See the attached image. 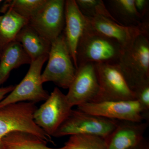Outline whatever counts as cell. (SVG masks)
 Masks as SVG:
<instances>
[{
  "instance_id": "5bb4252c",
  "label": "cell",
  "mask_w": 149,
  "mask_h": 149,
  "mask_svg": "<svg viewBox=\"0 0 149 149\" xmlns=\"http://www.w3.org/2000/svg\"><path fill=\"white\" fill-rule=\"evenodd\" d=\"M148 126V121L118 120L116 127L105 139L107 149H131L144 139Z\"/></svg>"
},
{
  "instance_id": "9a60e30c",
  "label": "cell",
  "mask_w": 149,
  "mask_h": 149,
  "mask_svg": "<svg viewBox=\"0 0 149 149\" xmlns=\"http://www.w3.org/2000/svg\"><path fill=\"white\" fill-rule=\"evenodd\" d=\"M15 41L21 44L32 62L43 56L49 55L52 45L28 24L19 32Z\"/></svg>"
},
{
  "instance_id": "cb8c5ba5",
  "label": "cell",
  "mask_w": 149,
  "mask_h": 149,
  "mask_svg": "<svg viewBox=\"0 0 149 149\" xmlns=\"http://www.w3.org/2000/svg\"><path fill=\"white\" fill-rule=\"evenodd\" d=\"M149 3L148 0H134L136 10L143 18L148 12Z\"/></svg>"
},
{
  "instance_id": "6da1fadb",
  "label": "cell",
  "mask_w": 149,
  "mask_h": 149,
  "mask_svg": "<svg viewBox=\"0 0 149 149\" xmlns=\"http://www.w3.org/2000/svg\"><path fill=\"white\" fill-rule=\"evenodd\" d=\"M123 52L117 41L93 29L88 20L77 47V66L88 63H118Z\"/></svg>"
},
{
  "instance_id": "7c38bea8",
  "label": "cell",
  "mask_w": 149,
  "mask_h": 149,
  "mask_svg": "<svg viewBox=\"0 0 149 149\" xmlns=\"http://www.w3.org/2000/svg\"><path fill=\"white\" fill-rule=\"evenodd\" d=\"M87 18L93 29L117 41L123 51L129 48L139 35L149 34L147 20L139 26H126L104 16Z\"/></svg>"
},
{
  "instance_id": "603a6c76",
  "label": "cell",
  "mask_w": 149,
  "mask_h": 149,
  "mask_svg": "<svg viewBox=\"0 0 149 149\" xmlns=\"http://www.w3.org/2000/svg\"><path fill=\"white\" fill-rule=\"evenodd\" d=\"M136 100L139 103L146 120L149 118V82L143 83L133 90Z\"/></svg>"
},
{
  "instance_id": "d6986e66",
  "label": "cell",
  "mask_w": 149,
  "mask_h": 149,
  "mask_svg": "<svg viewBox=\"0 0 149 149\" xmlns=\"http://www.w3.org/2000/svg\"><path fill=\"white\" fill-rule=\"evenodd\" d=\"M109 2L115 14L128 26H139L144 20L136 10L134 0H112Z\"/></svg>"
},
{
  "instance_id": "ffe728a7",
  "label": "cell",
  "mask_w": 149,
  "mask_h": 149,
  "mask_svg": "<svg viewBox=\"0 0 149 149\" xmlns=\"http://www.w3.org/2000/svg\"><path fill=\"white\" fill-rule=\"evenodd\" d=\"M47 1V0L6 1L2 7L1 11L5 13L10 8L20 16L29 20L42 8Z\"/></svg>"
},
{
  "instance_id": "4fadbf2b",
  "label": "cell",
  "mask_w": 149,
  "mask_h": 149,
  "mask_svg": "<svg viewBox=\"0 0 149 149\" xmlns=\"http://www.w3.org/2000/svg\"><path fill=\"white\" fill-rule=\"evenodd\" d=\"M65 23L63 30L67 45L76 69V51L78 42L88 24L87 17L78 8L75 0H67L65 7Z\"/></svg>"
},
{
  "instance_id": "83f0119b",
  "label": "cell",
  "mask_w": 149,
  "mask_h": 149,
  "mask_svg": "<svg viewBox=\"0 0 149 149\" xmlns=\"http://www.w3.org/2000/svg\"><path fill=\"white\" fill-rule=\"evenodd\" d=\"M1 2H0V3H1Z\"/></svg>"
},
{
  "instance_id": "484cf974",
  "label": "cell",
  "mask_w": 149,
  "mask_h": 149,
  "mask_svg": "<svg viewBox=\"0 0 149 149\" xmlns=\"http://www.w3.org/2000/svg\"><path fill=\"white\" fill-rule=\"evenodd\" d=\"M130 149H149V144L148 141L144 139L139 143Z\"/></svg>"
},
{
  "instance_id": "7a4b0ae2",
  "label": "cell",
  "mask_w": 149,
  "mask_h": 149,
  "mask_svg": "<svg viewBox=\"0 0 149 149\" xmlns=\"http://www.w3.org/2000/svg\"><path fill=\"white\" fill-rule=\"evenodd\" d=\"M38 108L35 103L20 102L0 107V149L2 140L9 133L22 132L32 134L47 143L52 141L35 123L34 115Z\"/></svg>"
},
{
  "instance_id": "e0dca14e",
  "label": "cell",
  "mask_w": 149,
  "mask_h": 149,
  "mask_svg": "<svg viewBox=\"0 0 149 149\" xmlns=\"http://www.w3.org/2000/svg\"><path fill=\"white\" fill-rule=\"evenodd\" d=\"M28 20L9 8L0 21V57L8 46L15 41L19 32Z\"/></svg>"
},
{
  "instance_id": "8fae6325",
  "label": "cell",
  "mask_w": 149,
  "mask_h": 149,
  "mask_svg": "<svg viewBox=\"0 0 149 149\" xmlns=\"http://www.w3.org/2000/svg\"><path fill=\"white\" fill-rule=\"evenodd\" d=\"M77 109L108 119L138 122L146 120L136 100L88 102L78 106Z\"/></svg>"
},
{
  "instance_id": "5b68a950",
  "label": "cell",
  "mask_w": 149,
  "mask_h": 149,
  "mask_svg": "<svg viewBox=\"0 0 149 149\" xmlns=\"http://www.w3.org/2000/svg\"><path fill=\"white\" fill-rule=\"evenodd\" d=\"M118 120L72 109L68 117L53 135L56 138L75 135H92L106 139L113 131Z\"/></svg>"
},
{
  "instance_id": "2e32d148",
  "label": "cell",
  "mask_w": 149,
  "mask_h": 149,
  "mask_svg": "<svg viewBox=\"0 0 149 149\" xmlns=\"http://www.w3.org/2000/svg\"><path fill=\"white\" fill-rule=\"evenodd\" d=\"M31 62L20 43L15 41L11 44L0 57V86L8 80L13 70Z\"/></svg>"
},
{
  "instance_id": "ac0fdd59",
  "label": "cell",
  "mask_w": 149,
  "mask_h": 149,
  "mask_svg": "<svg viewBox=\"0 0 149 149\" xmlns=\"http://www.w3.org/2000/svg\"><path fill=\"white\" fill-rule=\"evenodd\" d=\"M3 149H66L64 146L58 148L47 146L45 141L32 134L22 132L9 133L2 140Z\"/></svg>"
},
{
  "instance_id": "4316f807",
  "label": "cell",
  "mask_w": 149,
  "mask_h": 149,
  "mask_svg": "<svg viewBox=\"0 0 149 149\" xmlns=\"http://www.w3.org/2000/svg\"><path fill=\"white\" fill-rule=\"evenodd\" d=\"M2 2V1H1V0H0V2Z\"/></svg>"
},
{
  "instance_id": "52a82bcc",
  "label": "cell",
  "mask_w": 149,
  "mask_h": 149,
  "mask_svg": "<svg viewBox=\"0 0 149 149\" xmlns=\"http://www.w3.org/2000/svg\"><path fill=\"white\" fill-rule=\"evenodd\" d=\"M49 55L43 56L32 61L28 72L13 91L0 102V107L20 102H39L45 101L49 94L43 87L41 72Z\"/></svg>"
},
{
  "instance_id": "3957f363",
  "label": "cell",
  "mask_w": 149,
  "mask_h": 149,
  "mask_svg": "<svg viewBox=\"0 0 149 149\" xmlns=\"http://www.w3.org/2000/svg\"><path fill=\"white\" fill-rule=\"evenodd\" d=\"M131 90L149 82V34H142L123 51L118 62Z\"/></svg>"
},
{
  "instance_id": "8992f818",
  "label": "cell",
  "mask_w": 149,
  "mask_h": 149,
  "mask_svg": "<svg viewBox=\"0 0 149 149\" xmlns=\"http://www.w3.org/2000/svg\"><path fill=\"white\" fill-rule=\"evenodd\" d=\"M95 65L100 91L91 102L136 100L117 63H95Z\"/></svg>"
},
{
  "instance_id": "7402d4cb",
  "label": "cell",
  "mask_w": 149,
  "mask_h": 149,
  "mask_svg": "<svg viewBox=\"0 0 149 149\" xmlns=\"http://www.w3.org/2000/svg\"><path fill=\"white\" fill-rule=\"evenodd\" d=\"M75 2L80 11L86 17L104 16L120 23L110 13L102 0H75Z\"/></svg>"
},
{
  "instance_id": "ba28073f",
  "label": "cell",
  "mask_w": 149,
  "mask_h": 149,
  "mask_svg": "<svg viewBox=\"0 0 149 149\" xmlns=\"http://www.w3.org/2000/svg\"><path fill=\"white\" fill-rule=\"evenodd\" d=\"M72 107L66 95L58 88H55L45 103L35 111L34 120L47 135L53 136L68 117Z\"/></svg>"
},
{
  "instance_id": "44dd1931",
  "label": "cell",
  "mask_w": 149,
  "mask_h": 149,
  "mask_svg": "<svg viewBox=\"0 0 149 149\" xmlns=\"http://www.w3.org/2000/svg\"><path fill=\"white\" fill-rule=\"evenodd\" d=\"M66 149H107L105 139L92 135L71 136L65 144Z\"/></svg>"
},
{
  "instance_id": "d4e9b609",
  "label": "cell",
  "mask_w": 149,
  "mask_h": 149,
  "mask_svg": "<svg viewBox=\"0 0 149 149\" xmlns=\"http://www.w3.org/2000/svg\"><path fill=\"white\" fill-rule=\"evenodd\" d=\"M15 86L14 85H10L6 87L0 88V102L5 97L6 95L13 91Z\"/></svg>"
},
{
  "instance_id": "277c9868",
  "label": "cell",
  "mask_w": 149,
  "mask_h": 149,
  "mask_svg": "<svg viewBox=\"0 0 149 149\" xmlns=\"http://www.w3.org/2000/svg\"><path fill=\"white\" fill-rule=\"evenodd\" d=\"M48 59V64L41 74L42 83L53 82L60 88L68 89L76 69L63 32L52 43Z\"/></svg>"
},
{
  "instance_id": "30bf717a",
  "label": "cell",
  "mask_w": 149,
  "mask_h": 149,
  "mask_svg": "<svg viewBox=\"0 0 149 149\" xmlns=\"http://www.w3.org/2000/svg\"><path fill=\"white\" fill-rule=\"evenodd\" d=\"M99 91L100 86L95 63H88L77 67L66 97L71 106L77 107L93 102Z\"/></svg>"
},
{
  "instance_id": "9c48e42d",
  "label": "cell",
  "mask_w": 149,
  "mask_h": 149,
  "mask_svg": "<svg viewBox=\"0 0 149 149\" xmlns=\"http://www.w3.org/2000/svg\"><path fill=\"white\" fill-rule=\"evenodd\" d=\"M65 1L47 0L42 8L28 20V25L51 43L64 30Z\"/></svg>"
}]
</instances>
